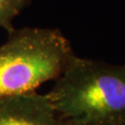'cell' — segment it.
<instances>
[{
    "mask_svg": "<svg viewBox=\"0 0 125 125\" xmlns=\"http://www.w3.org/2000/svg\"><path fill=\"white\" fill-rule=\"evenodd\" d=\"M46 94L71 125H125V64L75 55Z\"/></svg>",
    "mask_w": 125,
    "mask_h": 125,
    "instance_id": "6da1fadb",
    "label": "cell"
},
{
    "mask_svg": "<svg viewBox=\"0 0 125 125\" xmlns=\"http://www.w3.org/2000/svg\"><path fill=\"white\" fill-rule=\"evenodd\" d=\"M75 56L58 29L21 28L0 46V97L34 92L57 80Z\"/></svg>",
    "mask_w": 125,
    "mask_h": 125,
    "instance_id": "7a4b0ae2",
    "label": "cell"
},
{
    "mask_svg": "<svg viewBox=\"0 0 125 125\" xmlns=\"http://www.w3.org/2000/svg\"><path fill=\"white\" fill-rule=\"evenodd\" d=\"M0 125H71L47 94L34 92L0 97Z\"/></svg>",
    "mask_w": 125,
    "mask_h": 125,
    "instance_id": "3957f363",
    "label": "cell"
},
{
    "mask_svg": "<svg viewBox=\"0 0 125 125\" xmlns=\"http://www.w3.org/2000/svg\"><path fill=\"white\" fill-rule=\"evenodd\" d=\"M31 2L32 0H0V28L8 33L13 31V20Z\"/></svg>",
    "mask_w": 125,
    "mask_h": 125,
    "instance_id": "277c9868",
    "label": "cell"
}]
</instances>
